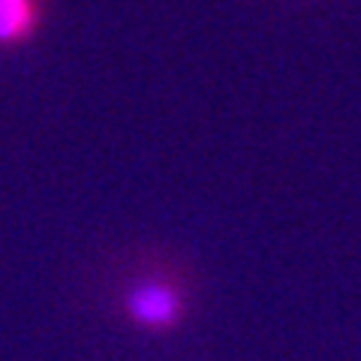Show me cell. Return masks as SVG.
Instances as JSON below:
<instances>
[{
  "mask_svg": "<svg viewBox=\"0 0 361 361\" xmlns=\"http://www.w3.org/2000/svg\"><path fill=\"white\" fill-rule=\"evenodd\" d=\"M123 307H127L130 322H135L139 329L166 331V329H175L180 316H184V298H180V292L172 283L145 280V283H135L127 292Z\"/></svg>",
  "mask_w": 361,
  "mask_h": 361,
  "instance_id": "1",
  "label": "cell"
},
{
  "mask_svg": "<svg viewBox=\"0 0 361 361\" xmlns=\"http://www.w3.org/2000/svg\"><path fill=\"white\" fill-rule=\"evenodd\" d=\"M39 27L37 0H0V45H21Z\"/></svg>",
  "mask_w": 361,
  "mask_h": 361,
  "instance_id": "2",
  "label": "cell"
}]
</instances>
